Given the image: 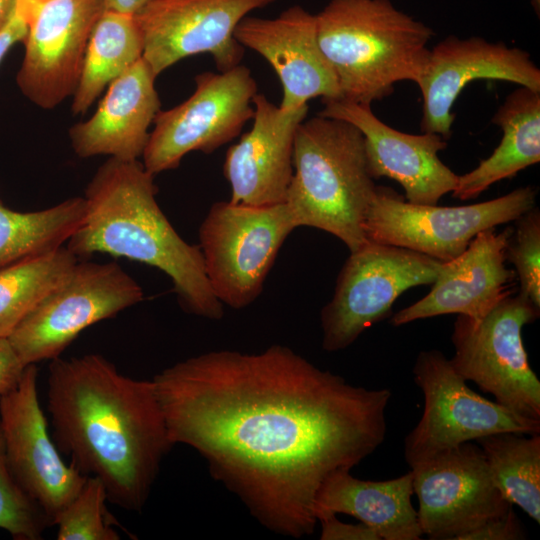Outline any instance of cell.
<instances>
[{"instance_id": "1f68e13d", "label": "cell", "mask_w": 540, "mask_h": 540, "mask_svg": "<svg viewBox=\"0 0 540 540\" xmlns=\"http://www.w3.org/2000/svg\"><path fill=\"white\" fill-rule=\"evenodd\" d=\"M525 538L524 527L511 507L504 514L491 518L468 532L461 540H520Z\"/></svg>"}, {"instance_id": "8992f818", "label": "cell", "mask_w": 540, "mask_h": 540, "mask_svg": "<svg viewBox=\"0 0 540 540\" xmlns=\"http://www.w3.org/2000/svg\"><path fill=\"white\" fill-rule=\"evenodd\" d=\"M539 314L528 298L511 291L480 319L457 315L449 359L465 381L534 421H540V381L529 364L522 330Z\"/></svg>"}, {"instance_id": "52a82bcc", "label": "cell", "mask_w": 540, "mask_h": 540, "mask_svg": "<svg viewBox=\"0 0 540 540\" xmlns=\"http://www.w3.org/2000/svg\"><path fill=\"white\" fill-rule=\"evenodd\" d=\"M296 228L285 202L266 206L214 203L199 227L198 246L217 299L233 309L252 304L284 241Z\"/></svg>"}, {"instance_id": "30bf717a", "label": "cell", "mask_w": 540, "mask_h": 540, "mask_svg": "<svg viewBox=\"0 0 540 540\" xmlns=\"http://www.w3.org/2000/svg\"><path fill=\"white\" fill-rule=\"evenodd\" d=\"M442 263L406 248L367 239L350 252L331 300L322 308V348L337 352L352 345L369 327L391 315L406 290L432 284Z\"/></svg>"}, {"instance_id": "83f0119b", "label": "cell", "mask_w": 540, "mask_h": 540, "mask_svg": "<svg viewBox=\"0 0 540 540\" xmlns=\"http://www.w3.org/2000/svg\"><path fill=\"white\" fill-rule=\"evenodd\" d=\"M78 258L66 247L0 269V339H7L32 309L72 270Z\"/></svg>"}, {"instance_id": "4fadbf2b", "label": "cell", "mask_w": 540, "mask_h": 540, "mask_svg": "<svg viewBox=\"0 0 540 540\" xmlns=\"http://www.w3.org/2000/svg\"><path fill=\"white\" fill-rule=\"evenodd\" d=\"M37 380L36 364L27 365L18 382L0 395V426L15 480L54 525L88 476L63 460L48 430Z\"/></svg>"}, {"instance_id": "74e56055", "label": "cell", "mask_w": 540, "mask_h": 540, "mask_svg": "<svg viewBox=\"0 0 540 540\" xmlns=\"http://www.w3.org/2000/svg\"><path fill=\"white\" fill-rule=\"evenodd\" d=\"M45 1L47 0H17L16 11L21 14L27 22L30 15Z\"/></svg>"}, {"instance_id": "5bb4252c", "label": "cell", "mask_w": 540, "mask_h": 540, "mask_svg": "<svg viewBox=\"0 0 540 540\" xmlns=\"http://www.w3.org/2000/svg\"><path fill=\"white\" fill-rule=\"evenodd\" d=\"M411 468L422 534L431 540H461L513 505L496 486L481 448L471 442Z\"/></svg>"}, {"instance_id": "8d00e7d4", "label": "cell", "mask_w": 540, "mask_h": 540, "mask_svg": "<svg viewBox=\"0 0 540 540\" xmlns=\"http://www.w3.org/2000/svg\"><path fill=\"white\" fill-rule=\"evenodd\" d=\"M17 0H0V31L13 16Z\"/></svg>"}, {"instance_id": "5b68a950", "label": "cell", "mask_w": 540, "mask_h": 540, "mask_svg": "<svg viewBox=\"0 0 540 540\" xmlns=\"http://www.w3.org/2000/svg\"><path fill=\"white\" fill-rule=\"evenodd\" d=\"M376 186L357 127L319 114L299 124L285 199L297 228L325 231L356 251L367 241L363 222Z\"/></svg>"}, {"instance_id": "836d02e7", "label": "cell", "mask_w": 540, "mask_h": 540, "mask_svg": "<svg viewBox=\"0 0 540 540\" xmlns=\"http://www.w3.org/2000/svg\"><path fill=\"white\" fill-rule=\"evenodd\" d=\"M25 367L8 339H0V395L18 382Z\"/></svg>"}, {"instance_id": "8fae6325", "label": "cell", "mask_w": 540, "mask_h": 540, "mask_svg": "<svg viewBox=\"0 0 540 540\" xmlns=\"http://www.w3.org/2000/svg\"><path fill=\"white\" fill-rule=\"evenodd\" d=\"M412 371L424 396V409L404 441L410 467L488 435L540 434V421L522 417L470 389L439 350L421 351Z\"/></svg>"}, {"instance_id": "4dcf8cb0", "label": "cell", "mask_w": 540, "mask_h": 540, "mask_svg": "<svg viewBox=\"0 0 540 540\" xmlns=\"http://www.w3.org/2000/svg\"><path fill=\"white\" fill-rule=\"evenodd\" d=\"M515 221L509 236L506 262L514 266L519 293L540 308V212L534 206Z\"/></svg>"}, {"instance_id": "3957f363", "label": "cell", "mask_w": 540, "mask_h": 540, "mask_svg": "<svg viewBox=\"0 0 540 540\" xmlns=\"http://www.w3.org/2000/svg\"><path fill=\"white\" fill-rule=\"evenodd\" d=\"M154 175L139 160L109 157L88 183L86 213L66 247L79 259L95 253L153 266L171 280L182 309L210 320L224 316L198 245L187 243L156 200Z\"/></svg>"}, {"instance_id": "2e32d148", "label": "cell", "mask_w": 540, "mask_h": 540, "mask_svg": "<svg viewBox=\"0 0 540 540\" xmlns=\"http://www.w3.org/2000/svg\"><path fill=\"white\" fill-rule=\"evenodd\" d=\"M104 10L103 0H47L30 15L16 81L32 103L53 109L73 96L90 33Z\"/></svg>"}, {"instance_id": "ac0fdd59", "label": "cell", "mask_w": 540, "mask_h": 540, "mask_svg": "<svg viewBox=\"0 0 540 540\" xmlns=\"http://www.w3.org/2000/svg\"><path fill=\"white\" fill-rule=\"evenodd\" d=\"M318 114L345 120L364 137L367 166L372 178L388 177L399 183L405 200L420 205H436L458 182L455 174L439 158L447 147L435 133L408 134L382 122L371 105L343 99L323 100Z\"/></svg>"}, {"instance_id": "7a4b0ae2", "label": "cell", "mask_w": 540, "mask_h": 540, "mask_svg": "<svg viewBox=\"0 0 540 540\" xmlns=\"http://www.w3.org/2000/svg\"><path fill=\"white\" fill-rule=\"evenodd\" d=\"M47 384L59 451L104 484L108 502L140 512L174 446L152 380L129 377L91 353L51 360Z\"/></svg>"}, {"instance_id": "d590c367", "label": "cell", "mask_w": 540, "mask_h": 540, "mask_svg": "<svg viewBox=\"0 0 540 540\" xmlns=\"http://www.w3.org/2000/svg\"><path fill=\"white\" fill-rule=\"evenodd\" d=\"M153 0H103L105 10L136 15Z\"/></svg>"}, {"instance_id": "44dd1931", "label": "cell", "mask_w": 540, "mask_h": 540, "mask_svg": "<svg viewBox=\"0 0 540 540\" xmlns=\"http://www.w3.org/2000/svg\"><path fill=\"white\" fill-rule=\"evenodd\" d=\"M511 232V228L479 232L459 256L442 263L428 294L392 315L390 323L397 327L445 314L482 318L511 292L516 278L505 264Z\"/></svg>"}, {"instance_id": "484cf974", "label": "cell", "mask_w": 540, "mask_h": 540, "mask_svg": "<svg viewBox=\"0 0 540 540\" xmlns=\"http://www.w3.org/2000/svg\"><path fill=\"white\" fill-rule=\"evenodd\" d=\"M84 197L33 212H18L0 200V269L62 247L84 220Z\"/></svg>"}, {"instance_id": "9c48e42d", "label": "cell", "mask_w": 540, "mask_h": 540, "mask_svg": "<svg viewBox=\"0 0 540 540\" xmlns=\"http://www.w3.org/2000/svg\"><path fill=\"white\" fill-rule=\"evenodd\" d=\"M143 298L141 286L116 262L78 260L7 339L24 366L51 361L83 330Z\"/></svg>"}, {"instance_id": "9a60e30c", "label": "cell", "mask_w": 540, "mask_h": 540, "mask_svg": "<svg viewBox=\"0 0 540 540\" xmlns=\"http://www.w3.org/2000/svg\"><path fill=\"white\" fill-rule=\"evenodd\" d=\"M277 0H153L135 16L144 40L143 59L158 77L178 61L212 56L219 72L240 64L239 22Z\"/></svg>"}, {"instance_id": "f35d334b", "label": "cell", "mask_w": 540, "mask_h": 540, "mask_svg": "<svg viewBox=\"0 0 540 540\" xmlns=\"http://www.w3.org/2000/svg\"><path fill=\"white\" fill-rule=\"evenodd\" d=\"M531 5L535 13L539 16L540 14V0H531Z\"/></svg>"}, {"instance_id": "d6a6232c", "label": "cell", "mask_w": 540, "mask_h": 540, "mask_svg": "<svg viewBox=\"0 0 540 540\" xmlns=\"http://www.w3.org/2000/svg\"><path fill=\"white\" fill-rule=\"evenodd\" d=\"M320 522L321 540H381L379 535L369 526L340 522L337 515H329L318 520Z\"/></svg>"}, {"instance_id": "f1b7e54d", "label": "cell", "mask_w": 540, "mask_h": 540, "mask_svg": "<svg viewBox=\"0 0 540 540\" xmlns=\"http://www.w3.org/2000/svg\"><path fill=\"white\" fill-rule=\"evenodd\" d=\"M107 492L96 477L88 476L82 488L54 521L58 540H119L116 519L107 510Z\"/></svg>"}, {"instance_id": "ffe728a7", "label": "cell", "mask_w": 540, "mask_h": 540, "mask_svg": "<svg viewBox=\"0 0 540 540\" xmlns=\"http://www.w3.org/2000/svg\"><path fill=\"white\" fill-rule=\"evenodd\" d=\"M253 125L229 147L223 175L231 189L230 202L249 206L284 203L293 176L294 138L308 105L282 109L257 93Z\"/></svg>"}, {"instance_id": "4316f807", "label": "cell", "mask_w": 540, "mask_h": 540, "mask_svg": "<svg viewBox=\"0 0 540 540\" xmlns=\"http://www.w3.org/2000/svg\"><path fill=\"white\" fill-rule=\"evenodd\" d=\"M475 442L505 499L539 524L540 434L502 432Z\"/></svg>"}, {"instance_id": "e0dca14e", "label": "cell", "mask_w": 540, "mask_h": 540, "mask_svg": "<svg viewBox=\"0 0 540 540\" xmlns=\"http://www.w3.org/2000/svg\"><path fill=\"white\" fill-rule=\"evenodd\" d=\"M478 79L502 80L540 91V70L527 51L472 36H448L430 50L418 86L423 99L421 131L448 139L453 104L467 84Z\"/></svg>"}, {"instance_id": "d4e9b609", "label": "cell", "mask_w": 540, "mask_h": 540, "mask_svg": "<svg viewBox=\"0 0 540 540\" xmlns=\"http://www.w3.org/2000/svg\"><path fill=\"white\" fill-rule=\"evenodd\" d=\"M144 40L136 16L104 10L90 33L73 94L74 114L85 113L115 79L143 58Z\"/></svg>"}, {"instance_id": "f546056e", "label": "cell", "mask_w": 540, "mask_h": 540, "mask_svg": "<svg viewBox=\"0 0 540 540\" xmlns=\"http://www.w3.org/2000/svg\"><path fill=\"white\" fill-rule=\"evenodd\" d=\"M52 523L15 480L5 453L0 426V529L16 540H40Z\"/></svg>"}, {"instance_id": "d6986e66", "label": "cell", "mask_w": 540, "mask_h": 540, "mask_svg": "<svg viewBox=\"0 0 540 540\" xmlns=\"http://www.w3.org/2000/svg\"><path fill=\"white\" fill-rule=\"evenodd\" d=\"M234 37L276 72L283 89L280 108L296 109L316 97L340 99L336 75L319 46L316 16L300 5L275 18L246 16Z\"/></svg>"}, {"instance_id": "cb8c5ba5", "label": "cell", "mask_w": 540, "mask_h": 540, "mask_svg": "<svg viewBox=\"0 0 540 540\" xmlns=\"http://www.w3.org/2000/svg\"><path fill=\"white\" fill-rule=\"evenodd\" d=\"M492 122L502 129L501 141L476 168L458 175L452 195L459 200L474 199L540 161V91L520 86L506 97Z\"/></svg>"}, {"instance_id": "ba28073f", "label": "cell", "mask_w": 540, "mask_h": 540, "mask_svg": "<svg viewBox=\"0 0 540 540\" xmlns=\"http://www.w3.org/2000/svg\"><path fill=\"white\" fill-rule=\"evenodd\" d=\"M537 189L519 187L489 201L438 206L413 204L376 186L363 222L367 239L419 252L440 262L459 256L481 231L512 222L536 206Z\"/></svg>"}, {"instance_id": "e575fe53", "label": "cell", "mask_w": 540, "mask_h": 540, "mask_svg": "<svg viewBox=\"0 0 540 540\" xmlns=\"http://www.w3.org/2000/svg\"><path fill=\"white\" fill-rule=\"evenodd\" d=\"M26 33L27 22L15 9L9 22L0 31V64L16 43L23 42Z\"/></svg>"}, {"instance_id": "7402d4cb", "label": "cell", "mask_w": 540, "mask_h": 540, "mask_svg": "<svg viewBox=\"0 0 540 540\" xmlns=\"http://www.w3.org/2000/svg\"><path fill=\"white\" fill-rule=\"evenodd\" d=\"M156 78L142 58L115 79L95 113L69 129L74 152L80 158L108 155L134 161L142 157L149 127L160 111Z\"/></svg>"}, {"instance_id": "6da1fadb", "label": "cell", "mask_w": 540, "mask_h": 540, "mask_svg": "<svg viewBox=\"0 0 540 540\" xmlns=\"http://www.w3.org/2000/svg\"><path fill=\"white\" fill-rule=\"evenodd\" d=\"M152 382L171 442L196 450L261 525L292 538L314 532L325 479L387 433L389 389L355 386L284 345L209 351Z\"/></svg>"}, {"instance_id": "277c9868", "label": "cell", "mask_w": 540, "mask_h": 540, "mask_svg": "<svg viewBox=\"0 0 540 540\" xmlns=\"http://www.w3.org/2000/svg\"><path fill=\"white\" fill-rule=\"evenodd\" d=\"M315 16L340 99L371 105L393 93L397 82L420 85L434 32L390 0H330Z\"/></svg>"}, {"instance_id": "603a6c76", "label": "cell", "mask_w": 540, "mask_h": 540, "mask_svg": "<svg viewBox=\"0 0 540 540\" xmlns=\"http://www.w3.org/2000/svg\"><path fill=\"white\" fill-rule=\"evenodd\" d=\"M413 475L371 481L354 477L350 470L330 474L314 500V514L320 518L346 514L372 528L381 540H419L422 530L412 505Z\"/></svg>"}, {"instance_id": "7c38bea8", "label": "cell", "mask_w": 540, "mask_h": 540, "mask_svg": "<svg viewBox=\"0 0 540 540\" xmlns=\"http://www.w3.org/2000/svg\"><path fill=\"white\" fill-rule=\"evenodd\" d=\"M256 81L243 65L195 76L193 94L181 104L160 110L143 152L153 175L175 169L192 151L209 154L236 138L253 117Z\"/></svg>"}]
</instances>
